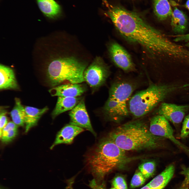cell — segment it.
<instances>
[{
  "mask_svg": "<svg viewBox=\"0 0 189 189\" xmlns=\"http://www.w3.org/2000/svg\"><path fill=\"white\" fill-rule=\"evenodd\" d=\"M140 189H151L147 184Z\"/></svg>",
  "mask_w": 189,
  "mask_h": 189,
  "instance_id": "cell-31",
  "label": "cell"
},
{
  "mask_svg": "<svg viewBox=\"0 0 189 189\" xmlns=\"http://www.w3.org/2000/svg\"><path fill=\"white\" fill-rule=\"evenodd\" d=\"M81 100L80 97H58L55 107L52 113V118L75 107Z\"/></svg>",
  "mask_w": 189,
  "mask_h": 189,
  "instance_id": "cell-17",
  "label": "cell"
},
{
  "mask_svg": "<svg viewBox=\"0 0 189 189\" xmlns=\"http://www.w3.org/2000/svg\"><path fill=\"white\" fill-rule=\"evenodd\" d=\"M86 90V87L81 84L67 83L53 87L49 92L52 96L77 97Z\"/></svg>",
  "mask_w": 189,
  "mask_h": 189,
  "instance_id": "cell-11",
  "label": "cell"
},
{
  "mask_svg": "<svg viewBox=\"0 0 189 189\" xmlns=\"http://www.w3.org/2000/svg\"><path fill=\"white\" fill-rule=\"evenodd\" d=\"M69 114L70 124L88 130L96 136V134L92 127L86 108L84 99H81L70 111Z\"/></svg>",
  "mask_w": 189,
  "mask_h": 189,
  "instance_id": "cell-9",
  "label": "cell"
},
{
  "mask_svg": "<svg viewBox=\"0 0 189 189\" xmlns=\"http://www.w3.org/2000/svg\"><path fill=\"white\" fill-rule=\"evenodd\" d=\"M131 160L125 150L108 138L100 141L90 152L86 162L92 174L101 178Z\"/></svg>",
  "mask_w": 189,
  "mask_h": 189,
  "instance_id": "cell-3",
  "label": "cell"
},
{
  "mask_svg": "<svg viewBox=\"0 0 189 189\" xmlns=\"http://www.w3.org/2000/svg\"><path fill=\"white\" fill-rule=\"evenodd\" d=\"M171 18V25L173 31L178 34H184L188 25L186 15L182 11L175 7Z\"/></svg>",
  "mask_w": 189,
  "mask_h": 189,
  "instance_id": "cell-15",
  "label": "cell"
},
{
  "mask_svg": "<svg viewBox=\"0 0 189 189\" xmlns=\"http://www.w3.org/2000/svg\"><path fill=\"white\" fill-rule=\"evenodd\" d=\"M6 111L5 110H2L0 114V134H1L4 128L8 123L7 118L6 115Z\"/></svg>",
  "mask_w": 189,
  "mask_h": 189,
  "instance_id": "cell-28",
  "label": "cell"
},
{
  "mask_svg": "<svg viewBox=\"0 0 189 189\" xmlns=\"http://www.w3.org/2000/svg\"><path fill=\"white\" fill-rule=\"evenodd\" d=\"M175 170L174 165L170 164L147 184L151 189H163L172 177Z\"/></svg>",
  "mask_w": 189,
  "mask_h": 189,
  "instance_id": "cell-16",
  "label": "cell"
},
{
  "mask_svg": "<svg viewBox=\"0 0 189 189\" xmlns=\"http://www.w3.org/2000/svg\"><path fill=\"white\" fill-rule=\"evenodd\" d=\"M48 109L46 107L42 109L28 106L24 107L26 132L37 124L40 117Z\"/></svg>",
  "mask_w": 189,
  "mask_h": 189,
  "instance_id": "cell-18",
  "label": "cell"
},
{
  "mask_svg": "<svg viewBox=\"0 0 189 189\" xmlns=\"http://www.w3.org/2000/svg\"><path fill=\"white\" fill-rule=\"evenodd\" d=\"M18 128V125L13 121L8 122L0 134V138L2 142L7 143L12 140L17 134Z\"/></svg>",
  "mask_w": 189,
  "mask_h": 189,
  "instance_id": "cell-22",
  "label": "cell"
},
{
  "mask_svg": "<svg viewBox=\"0 0 189 189\" xmlns=\"http://www.w3.org/2000/svg\"><path fill=\"white\" fill-rule=\"evenodd\" d=\"M107 14L119 33L155 55L180 59L185 55L183 46L173 42L152 27L136 13L122 7L108 5Z\"/></svg>",
  "mask_w": 189,
  "mask_h": 189,
  "instance_id": "cell-1",
  "label": "cell"
},
{
  "mask_svg": "<svg viewBox=\"0 0 189 189\" xmlns=\"http://www.w3.org/2000/svg\"><path fill=\"white\" fill-rule=\"evenodd\" d=\"M156 164L153 161L144 162L138 167V170L146 179L152 176L155 170Z\"/></svg>",
  "mask_w": 189,
  "mask_h": 189,
  "instance_id": "cell-23",
  "label": "cell"
},
{
  "mask_svg": "<svg viewBox=\"0 0 189 189\" xmlns=\"http://www.w3.org/2000/svg\"><path fill=\"white\" fill-rule=\"evenodd\" d=\"M189 186H181L179 189H189Z\"/></svg>",
  "mask_w": 189,
  "mask_h": 189,
  "instance_id": "cell-32",
  "label": "cell"
},
{
  "mask_svg": "<svg viewBox=\"0 0 189 189\" xmlns=\"http://www.w3.org/2000/svg\"><path fill=\"white\" fill-rule=\"evenodd\" d=\"M154 9L156 16L162 21L171 17L173 12L168 0H154Z\"/></svg>",
  "mask_w": 189,
  "mask_h": 189,
  "instance_id": "cell-19",
  "label": "cell"
},
{
  "mask_svg": "<svg viewBox=\"0 0 189 189\" xmlns=\"http://www.w3.org/2000/svg\"><path fill=\"white\" fill-rule=\"evenodd\" d=\"M185 7L189 10V0H187L185 5Z\"/></svg>",
  "mask_w": 189,
  "mask_h": 189,
  "instance_id": "cell-30",
  "label": "cell"
},
{
  "mask_svg": "<svg viewBox=\"0 0 189 189\" xmlns=\"http://www.w3.org/2000/svg\"><path fill=\"white\" fill-rule=\"evenodd\" d=\"M0 189H4L3 188H1Z\"/></svg>",
  "mask_w": 189,
  "mask_h": 189,
  "instance_id": "cell-34",
  "label": "cell"
},
{
  "mask_svg": "<svg viewBox=\"0 0 189 189\" xmlns=\"http://www.w3.org/2000/svg\"><path fill=\"white\" fill-rule=\"evenodd\" d=\"M108 138L125 151L153 149L162 147L165 138L155 136L143 121L137 120L116 128Z\"/></svg>",
  "mask_w": 189,
  "mask_h": 189,
  "instance_id": "cell-2",
  "label": "cell"
},
{
  "mask_svg": "<svg viewBox=\"0 0 189 189\" xmlns=\"http://www.w3.org/2000/svg\"><path fill=\"white\" fill-rule=\"evenodd\" d=\"M86 65L73 57L60 58L49 64L47 76L53 87L65 83H81L85 81L84 71Z\"/></svg>",
  "mask_w": 189,
  "mask_h": 189,
  "instance_id": "cell-5",
  "label": "cell"
},
{
  "mask_svg": "<svg viewBox=\"0 0 189 189\" xmlns=\"http://www.w3.org/2000/svg\"><path fill=\"white\" fill-rule=\"evenodd\" d=\"M112 183L114 187L117 189H128L126 182L122 176H118L115 177Z\"/></svg>",
  "mask_w": 189,
  "mask_h": 189,
  "instance_id": "cell-25",
  "label": "cell"
},
{
  "mask_svg": "<svg viewBox=\"0 0 189 189\" xmlns=\"http://www.w3.org/2000/svg\"><path fill=\"white\" fill-rule=\"evenodd\" d=\"M110 189H117L116 188H114H114H111Z\"/></svg>",
  "mask_w": 189,
  "mask_h": 189,
  "instance_id": "cell-33",
  "label": "cell"
},
{
  "mask_svg": "<svg viewBox=\"0 0 189 189\" xmlns=\"http://www.w3.org/2000/svg\"><path fill=\"white\" fill-rule=\"evenodd\" d=\"M109 51L112 59L117 66L125 71L135 70V66L131 57L128 52L116 42L110 45Z\"/></svg>",
  "mask_w": 189,
  "mask_h": 189,
  "instance_id": "cell-8",
  "label": "cell"
},
{
  "mask_svg": "<svg viewBox=\"0 0 189 189\" xmlns=\"http://www.w3.org/2000/svg\"><path fill=\"white\" fill-rule=\"evenodd\" d=\"M174 40L176 42L183 41L185 45L189 48V33L186 34H177L174 36Z\"/></svg>",
  "mask_w": 189,
  "mask_h": 189,
  "instance_id": "cell-27",
  "label": "cell"
},
{
  "mask_svg": "<svg viewBox=\"0 0 189 189\" xmlns=\"http://www.w3.org/2000/svg\"><path fill=\"white\" fill-rule=\"evenodd\" d=\"M10 114L13 121L16 125L21 126L25 125L24 107L19 98H15V106Z\"/></svg>",
  "mask_w": 189,
  "mask_h": 189,
  "instance_id": "cell-21",
  "label": "cell"
},
{
  "mask_svg": "<svg viewBox=\"0 0 189 189\" xmlns=\"http://www.w3.org/2000/svg\"><path fill=\"white\" fill-rule=\"evenodd\" d=\"M36 0L40 10L46 16L54 18L60 13V7L54 0Z\"/></svg>",
  "mask_w": 189,
  "mask_h": 189,
  "instance_id": "cell-20",
  "label": "cell"
},
{
  "mask_svg": "<svg viewBox=\"0 0 189 189\" xmlns=\"http://www.w3.org/2000/svg\"><path fill=\"white\" fill-rule=\"evenodd\" d=\"M189 135V114L184 118L181 132L180 137L182 138L187 137Z\"/></svg>",
  "mask_w": 189,
  "mask_h": 189,
  "instance_id": "cell-26",
  "label": "cell"
},
{
  "mask_svg": "<svg viewBox=\"0 0 189 189\" xmlns=\"http://www.w3.org/2000/svg\"><path fill=\"white\" fill-rule=\"evenodd\" d=\"M181 173L184 175L185 177L181 186H189V167H183Z\"/></svg>",
  "mask_w": 189,
  "mask_h": 189,
  "instance_id": "cell-29",
  "label": "cell"
},
{
  "mask_svg": "<svg viewBox=\"0 0 189 189\" xmlns=\"http://www.w3.org/2000/svg\"><path fill=\"white\" fill-rule=\"evenodd\" d=\"M179 87L172 85L151 84L134 95L129 102V111L138 118L147 114Z\"/></svg>",
  "mask_w": 189,
  "mask_h": 189,
  "instance_id": "cell-4",
  "label": "cell"
},
{
  "mask_svg": "<svg viewBox=\"0 0 189 189\" xmlns=\"http://www.w3.org/2000/svg\"><path fill=\"white\" fill-rule=\"evenodd\" d=\"M0 89H17L18 86L13 70L3 65H0Z\"/></svg>",
  "mask_w": 189,
  "mask_h": 189,
  "instance_id": "cell-14",
  "label": "cell"
},
{
  "mask_svg": "<svg viewBox=\"0 0 189 189\" xmlns=\"http://www.w3.org/2000/svg\"><path fill=\"white\" fill-rule=\"evenodd\" d=\"M104 0V1H106L107 0Z\"/></svg>",
  "mask_w": 189,
  "mask_h": 189,
  "instance_id": "cell-35",
  "label": "cell"
},
{
  "mask_svg": "<svg viewBox=\"0 0 189 189\" xmlns=\"http://www.w3.org/2000/svg\"><path fill=\"white\" fill-rule=\"evenodd\" d=\"M109 75V70L102 60L96 57L84 72L85 81L93 89L99 88L105 82Z\"/></svg>",
  "mask_w": 189,
  "mask_h": 189,
  "instance_id": "cell-6",
  "label": "cell"
},
{
  "mask_svg": "<svg viewBox=\"0 0 189 189\" xmlns=\"http://www.w3.org/2000/svg\"><path fill=\"white\" fill-rule=\"evenodd\" d=\"M189 109L188 105L163 103L158 109L157 113L173 124H177L181 122Z\"/></svg>",
  "mask_w": 189,
  "mask_h": 189,
  "instance_id": "cell-10",
  "label": "cell"
},
{
  "mask_svg": "<svg viewBox=\"0 0 189 189\" xmlns=\"http://www.w3.org/2000/svg\"><path fill=\"white\" fill-rule=\"evenodd\" d=\"M134 83L127 80H119L111 85L109 91V97H117L127 101L135 89Z\"/></svg>",
  "mask_w": 189,
  "mask_h": 189,
  "instance_id": "cell-12",
  "label": "cell"
},
{
  "mask_svg": "<svg viewBox=\"0 0 189 189\" xmlns=\"http://www.w3.org/2000/svg\"><path fill=\"white\" fill-rule=\"evenodd\" d=\"M149 130L153 135L169 139L181 149L189 154V148L175 138L173 130L168 120L162 116L158 115L151 118Z\"/></svg>",
  "mask_w": 189,
  "mask_h": 189,
  "instance_id": "cell-7",
  "label": "cell"
},
{
  "mask_svg": "<svg viewBox=\"0 0 189 189\" xmlns=\"http://www.w3.org/2000/svg\"><path fill=\"white\" fill-rule=\"evenodd\" d=\"M84 130L83 129L76 126L70 124L66 125L57 133L55 140L50 147L51 149L60 144H71L75 138Z\"/></svg>",
  "mask_w": 189,
  "mask_h": 189,
  "instance_id": "cell-13",
  "label": "cell"
},
{
  "mask_svg": "<svg viewBox=\"0 0 189 189\" xmlns=\"http://www.w3.org/2000/svg\"><path fill=\"white\" fill-rule=\"evenodd\" d=\"M146 180L139 170H137L131 179L130 187L132 188H134L140 186L144 184Z\"/></svg>",
  "mask_w": 189,
  "mask_h": 189,
  "instance_id": "cell-24",
  "label": "cell"
}]
</instances>
